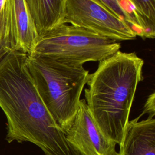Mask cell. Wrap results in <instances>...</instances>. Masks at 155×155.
I'll return each mask as SVG.
<instances>
[{
	"label": "cell",
	"mask_w": 155,
	"mask_h": 155,
	"mask_svg": "<svg viewBox=\"0 0 155 155\" xmlns=\"http://www.w3.org/2000/svg\"><path fill=\"white\" fill-rule=\"evenodd\" d=\"M27 57L22 51L11 50L0 60V108L7 119L5 140L32 143L45 155H76L41 99Z\"/></svg>",
	"instance_id": "6da1fadb"
},
{
	"label": "cell",
	"mask_w": 155,
	"mask_h": 155,
	"mask_svg": "<svg viewBox=\"0 0 155 155\" xmlns=\"http://www.w3.org/2000/svg\"><path fill=\"white\" fill-rule=\"evenodd\" d=\"M143 60L135 52L118 51L99 62L89 74L85 100L103 134L119 144L128 122L138 84L142 81Z\"/></svg>",
	"instance_id": "7a4b0ae2"
},
{
	"label": "cell",
	"mask_w": 155,
	"mask_h": 155,
	"mask_svg": "<svg viewBox=\"0 0 155 155\" xmlns=\"http://www.w3.org/2000/svg\"><path fill=\"white\" fill-rule=\"evenodd\" d=\"M26 65L43 103L65 133L76 114L88 70L83 65L33 54H27Z\"/></svg>",
	"instance_id": "3957f363"
},
{
	"label": "cell",
	"mask_w": 155,
	"mask_h": 155,
	"mask_svg": "<svg viewBox=\"0 0 155 155\" xmlns=\"http://www.w3.org/2000/svg\"><path fill=\"white\" fill-rule=\"evenodd\" d=\"M120 47L117 41L64 23L39 36L30 54L83 65L87 62L102 61Z\"/></svg>",
	"instance_id": "277c9868"
},
{
	"label": "cell",
	"mask_w": 155,
	"mask_h": 155,
	"mask_svg": "<svg viewBox=\"0 0 155 155\" xmlns=\"http://www.w3.org/2000/svg\"><path fill=\"white\" fill-rule=\"evenodd\" d=\"M64 23L116 41L133 40L138 36L129 24L93 0H67Z\"/></svg>",
	"instance_id": "5b68a950"
},
{
	"label": "cell",
	"mask_w": 155,
	"mask_h": 155,
	"mask_svg": "<svg viewBox=\"0 0 155 155\" xmlns=\"http://www.w3.org/2000/svg\"><path fill=\"white\" fill-rule=\"evenodd\" d=\"M66 140L76 155H116V143L107 139L93 118L85 99H81Z\"/></svg>",
	"instance_id": "8992f818"
},
{
	"label": "cell",
	"mask_w": 155,
	"mask_h": 155,
	"mask_svg": "<svg viewBox=\"0 0 155 155\" xmlns=\"http://www.w3.org/2000/svg\"><path fill=\"white\" fill-rule=\"evenodd\" d=\"M9 51L30 54L39 38L25 0H7L5 13Z\"/></svg>",
	"instance_id": "52a82bcc"
},
{
	"label": "cell",
	"mask_w": 155,
	"mask_h": 155,
	"mask_svg": "<svg viewBox=\"0 0 155 155\" xmlns=\"http://www.w3.org/2000/svg\"><path fill=\"white\" fill-rule=\"evenodd\" d=\"M128 121L116 155H155V119Z\"/></svg>",
	"instance_id": "ba28073f"
},
{
	"label": "cell",
	"mask_w": 155,
	"mask_h": 155,
	"mask_svg": "<svg viewBox=\"0 0 155 155\" xmlns=\"http://www.w3.org/2000/svg\"><path fill=\"white\" fill-rule=\"evenodd\" d=\"M39 36L64 24L67 0H25Z\"/></svg>",
	"instance_id": "9c48e42d"
},
{
	"label": "cell",
	"mask_w": 155,
	"mask_h": 155,
	"mask_svg": "<svg viewBox=\"0 0 155 155\" xmlns=\"http://www.w3.org/2000/svg\"><path fill=\"white\" fill-rule=\"evenodd\" d=\"M141 28L140 37L153 39L155 36V0H126Z\"/></svg>",
	"instance_id": "30bf717a"
},
{
	"label": "cell",
	"mask_w": 155,
	"mask_h": 155,
	"mask_svg": "<svg viewBox=\"0 0 155 155\" xmlns=\"http://www.w3.org/2000/svg\"><path fill=\"white\" fill-rule=\"evenodd\" d=\"M101 4L110 12L115 14L120 18L124 19L136 31L138 36H140L141 28L135 17L127 7H125L124 2L126 0H93Z\"/></svg>",
	"instance_id": "8fae6325"
},
{
	"label": "cell",
	"mask_w": 155,
	"mask_h": 155,
	"mask_svg": "<svg viewBox=\"0 0 155 155\" xmlns=\"http://www.w3.org/2000/svg\"><path fill=\"white\" fill-rule=\"evenodd\" d=\"M7 0H0V41L4 48L8 53L10 51L7 42V30L5 13Z\"/></svg>",
	"instance_id": "7c38bea8"
},
{
	"label": "cell",
	"mask_w": 155,
	"mask_h": 155,
	"mask_svg": "<svg viewBox=\"0 0 155 155\" xmlns=\"http://www.w3.org/2000/svg\"><path fill=\"white\" fill-rule=\"evenodd\" d=\"M148 114L150 118H154L155 115V93L153 91L147 97L143 110V113L138 117L140 118L143 114Z\"/></svg>",
	"instance_id": "4fadbf2b"
},
{
	"label": "cell",
	"mask_w": 155,
	"mask_h": 155,
	"mask_svg": "<svg viewBox=\"0 0 155 155\" xmlns=\"http://www.w3.org/2000/svg\"><path fill=\"white\" fill-rule=\"evenodd\" d=\"M7 53V52L5 50V49L3 48L2 44L0 41V60Z\"/></svg>",
	"instance_id": "5bb4252c"
}]
</instances>
